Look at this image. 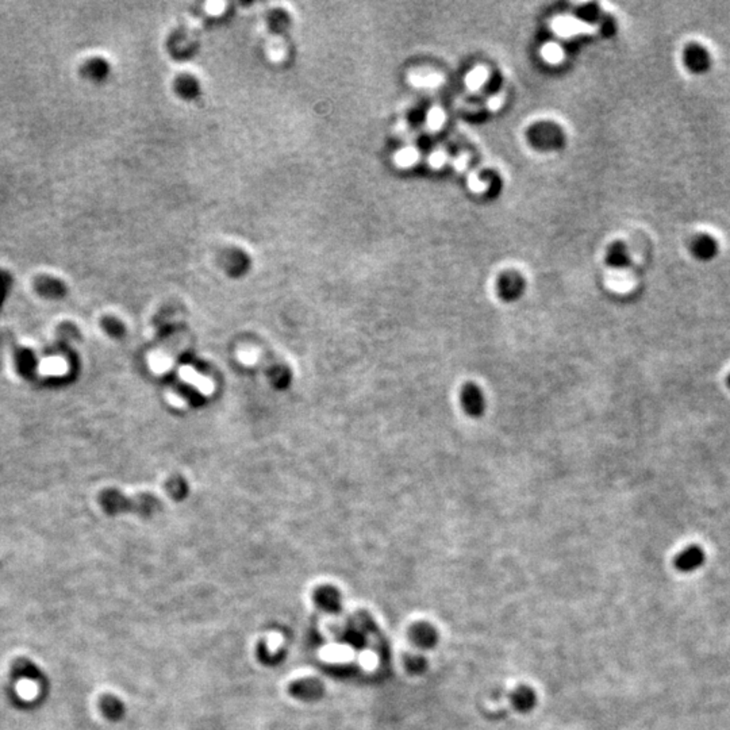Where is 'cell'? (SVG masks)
I'll return each mask as SVG.
<instances>
[{
	"label": "cell",
	"mask_w": 730,
	"mask_h": 730,
	"mask_svg": "<svg viewBox=\"0 0 730 730\" xmlns=\"http://www.w3.org/2000/svg\"><path fill=\"white\" fill-rule=\"evenodd\" d=\"M460 403L464 411L472 418H479L486 411V398L480 387L475 383H467L461 388Z\"/></svg>",
	"instance_id": "1"
},
{
	"label": "cell",
	"mask_w": 730,
	"mask_h": 730,
	"mask_svg": "<svg viewBox=\"0 0 730 730\" xmlns=\"http://www.w3.org/2000/svg\"><path fill=\"white\" fill-rule=\"evenodd\" d=\"M685 65L695 74H703L712 68V56L709 50L699 43H691L685 50Z\"/></svg>",
	"instance_id": "2"
},
{
	"label": "cell",
	"mask_w": 730,
	"mask_h": 730,
	"mask_svg": "<svg viewBox=\"0 0 730 730\" xmlns=\"http://www.w3.org/2000/svg\"><path fill=\"white\" fill-rule=\"evenodd\" d=\"M706 553L699 545H690L686 549H683L676 558H675V567L680 573H694L699 570L704 564Z\"/></svg>",
	"instance_id": "3"
},
{
	"label": "cell",
	"mask_w": 730,
	"mask_h": 730,
	"mask_svg": "<svg viewBox=\"0 0 730 730\" xmlns=\"http://www.w3.org/2000/svg\"><path fill=\"white\" fill-rule=\"evenodd\" d=\"M719 246L716 238L709 234L697 236L691 243V252L699 261H710L716 258Z\"/></svg>",
	"instance_id": "4"
},
{
	"label": "cell",
	"mask_w": 730,
	"mask_h": 730,
	"mask_svg": "<svg viewBox=\"0 0 730 730\" xmlns=\"http://www.w3.org/2000/svg\"><path fill=\"white\" fill-rule=\"evenodd\" d=\"M322 692H323L322 685L314 679L298 680L291 686V694H294L295 697H298L301 699H306V701L318 699L322 695Z\"/></svg>",
	"instance_id": "5"
},
{
	"label": "cell",
	"mask_w": 730,
	"mask_h": 730,
	"mask_svg": "<svg viewBox=\"0 0 730 730\" xmlns=\"http://www.w3.org/2000/svg\"><path fill=\"white\" fill-rule=\"evenodd\" d=\"M524 291V282L516 275H507L499 282V295L504 301H516Z\"/></svg>",
	"instance_id": "6"
},
{
	"label": "cell",
	"mask_w": 730,
	"mask_h": 730,
	"mask_svg": "<svg viewBox=\"0 0 730 730\" xmlns=\"http://www.w3.org/2000/svg\"><path fill=\"white\" fill-rule=\"evenodd\" d=\"M11 671L15 676H19V678L33 679L37 682L45 680V676L41 673V670L26 658H19V659L15 660L13 667H11Z\"/></svg>",
	"instance_id": "7"
},
{
	"label": "cell",
	"mask_w": 730,
	"mask_h": 730,
	"mask_svg": "<svg viewBox=\"0 0 730 730\" xmlns=\"http://www.w3.org/2000/svg\"><path fill=\"white\" fill-rule=\"evenodd\" d=\"M315 601L319 604V607H322L328 612H337L341 604V597L336 588L328 586V587L319 588L316 591Z\"/></svg>",
	"instance_id": "8"
},
{
	"label": "cell",
	"mask_w": 730,
	"mask_h": 730,
	"mask_svg": "<svg viewBox=\"0 0 730 730\" xmlns=\"http://www.w3.org/2000/svg\"><path fill=\"white\" fill-rule=\"evenodd\" d=\"M101 709L103 714L107 717L109 719H113V721L122 718L123 713H125L123 703H122V701H119L114 695H104V697H101Z\"/></svg>",
	"instance_id": "9"
},
{
	"label": "cell",
	"mask_w": 730,
	"mask_h": 730,
	"mask_svg": "<svg viewBox=\"0 0 730 730\" xmlns=\"http://www.w3.org/2000/svg\"><path fill=\"white\" fill-rule=\"evenodd\" d=\"M553 28L561 35H573V34H576V33H580V31L587 29L586 25L580 23L579 21H573V19H560V21H556Z\"/></svg>",
	"instance_id": "10"
},
{
	"label": "cell",
	"mask_w": 730,
	"mask_h": 730,
	"mask_svg": "<svg viewBox=\"0 0 730 730\" xmlns=\"http://www.w3.org/2000/svg\"><path fill=\"white\" fill-rule=\"evenodd\" d=\"M168 491H170V495L172 497L173 499L176 501H182L184 499V497L188 492V486H187V482L180 477V476H176L172 477L168 483Z\"/></svg>",
	"instance_id": "11"
},
{
	"label": "cell",
	"mask_w": 730,
	"mask_h": 730,
	"mask_svg": "<svg viewBox=\"0 0 730 730\" xmlns=\"http://www.w3.org/2000/svg\"><path fill=\"white\" fill-rule=\"evenodd\" d=\"M563 49L556 45V43H548L543 48V56H544L546 61L549 62H558L561 58H563Z\"/></svg>",
	"instance_id": "12"
},
{
	"label": "cell",
	"mask_w": 730,
	"mask_h": 730,
	"mask_svg": "<svg viewBox=\"0 0 730 730\" xmlns=\"http://www.w3.org/2000/svg\"><path fill=\"white\" fill-rule=\"evenodd\" d=\"M487 80V71L485 68L479 67V68H475L468 76H467V84L471 87V88H479L480 86L485 84V82Z\"/></svg>",
	"instance_id": "13"
},
{
	"label": "cell",
	"mask_w": 730,
	"mask_h": 730,
	"mask_svg": "<svg viewBox=\"0 0 730 730\" xmlns=\"http://www.w3.org/2000/svg\"><path fill=\"white\" fill-rule=\"evenodd\" d=\"M416 158V150H411V149H407V150H402L399 153V158H398V162L402 165H411L414 164Z\"/></svg>",
	"instance_id": "14"
},
{
	"label": "cell",
	"mask_w": 730,
	"mask_h": 730,
	"mask_svg": "<svg viewBox=\"0 0 730 730\" xmlns=\"http://www.w3.org/2000/svg\"><path fill=\"white\" fill-rule=\"evenodd\" d=\"M444 122V113L438 109H434L429 115V123L431 128H440Z\"/></svg>",
	"instance_id": "15"
},
{
	"label": "cell",
	"mask_w": 730,
	"mask_h": 730,
	"mask_svg": "<svg viewBox=\"0 0 730 730\" xmlns=\"http://www.w3.org/2000/svg\"><path fill=\"white\" fill-rule=\"evenodd\" d=\"M444 155H441V153H434V155L431 156V160H430V161H431V165H436V164H443V162H444Z\"/></svg>",
	"instance_id": "16"
},
{
	"label": "cell",
	"mask_w": 730,
	"mask_h": 730,
	"mask_svg": "<svg viewBox=\"0 0 730 730\" xmlns=\"http://www.w3.org/2000/svg\"><path fill=\"white\" fill-rule=\"evenodd\" d=\"M728 385H729L730 387V375L728 376Z\"/></svg>",
	"instance_id": "17"
}]
</instances>
